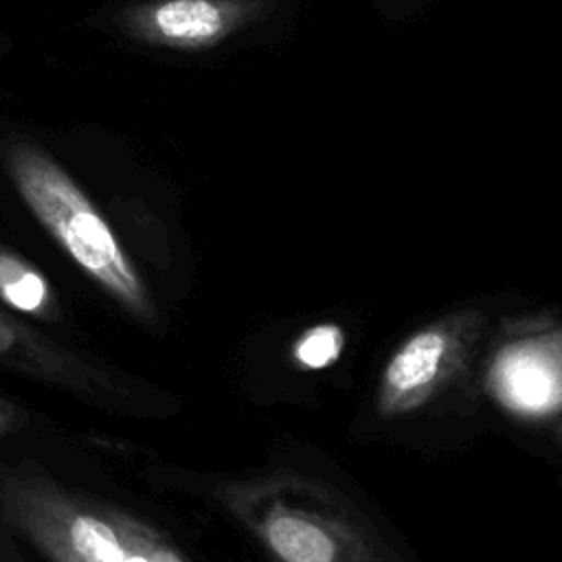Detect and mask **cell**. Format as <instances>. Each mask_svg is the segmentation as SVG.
<instances>
[{"instance_id": "6da1fadb", "label": "cell", "mask_w": 562, "mask_h": 562, "mask_svg": "<svg viewBox=\"0 0 562 562\" xmlns=\"http://www.w3.org/2000/svg\"><path fill=\"white\" fill-rule=\"evenodd\" d=\"M0 165L24 206L68 259L112 301L138 318H151L149 290L123 250L105 215L33 136L0 134Z\"/></svg>"}, {"instance_id": "7a4b0ae2", "label": "cell", "mask_w": 562, "mask_h": 562, "mask_svg": "<svg viewBox=\"0 0 562 562\" xmlns=\"http://www.w3.org/2000/svg\"><path fill=\"white\" fill-rule=\"evenodd\" d=\"M231 494L274 562H404L340 490L316 476L281 468Z\"/></svg>"}, {"instance_id": "3957f363", "label": "cell", "mask_w": 562, "mask_h": 562, "mask_svg": "<svg viewBox=\"0 0 562 562\" xmlns=\"http://www.w3.org/2000/svg\"><path fill=\"white\" fill-rule=\"evenodd\" d=\"M485 325L481 310H457L404 338L380 375L378 413L408 415L441 395L470 364Z\"/></svg>"}, {"instance_id": "277c9868", "label": "cell", "mask_w": 562, "mask_h": 562, "mask_svg": "<svg viewBox=\"0 0 562 562\" xmlns=\"http://www.w3.org/2000/svg\"><path fill=\"white\" fill-rule=\"evenodd\" d=\"M274 0H138L114 15L116 29L151 48L200 53L266 22Z\"/></svg>"}, {"instance_id": "5b68a950", "label": "cell", "mask_w": 562, "mask_h": 562, "mask_svg": "<svg viewBox=\"0 0 562 562\" xmlns=\"http://www.w3.org/2000/svg\"><path fill=\"white\" fill-rule=\"evenodd\" d=\"M490 386L512 411L544 415L562 406V331L514 340L496 353Z\"/></svg>"}, {"instance_id": "8992f818", "label": "cell", "mask_w": 562, "mask_h": 562, "mask_svg": "<svg viewBox=\"0 0 562 562\" xmlns=\"http://www.w3.org/2000/svg\"><path fill=\"white\" fill-rule=\"evenodd\" d=\"M0 301L15 312L40 318H53L57 312L46 274L4 244H0Z\"/></svg>"}, {"instance_id": "52a82bcc", "label": "cell", "mask_w": 562, "mask_h": 562, "mask_svg": "<svg viewBox=\"0 0 562 562\" xmlns=\"http://www.w3.org/2000/svg\"><path fill=\"white\" fill-rule=\"evenodd\" d=\"M70 544L83 562H125L114 531L92 516H77L72 520Z\"/></svg>"}, {"instance_id": "ba28073f", "label": "cell", "mask_w": 562, "mask_h": 562, "mask_svg": "<svg viewBox=\"0 0 562 562\" xmlns=\"http://www.w3.org/2000/svg\"><path fill=\"white\" fill-rule=\"evenodd\" d=\"M340 347V329L331 325H321L301 336V340L294 345V358L307 369H321L338 358Z\"/></svg>"}, {"instance_id": "9c48e42d", "label": "cell", "mask_w": 562, "mask_h": 562, "mask_svg": "<svg viewBox=\"0 0 562 562\" xmlns=\"http://www.w3.org/2000/svg\"><path fill=\"white\" fill-rule=\"evenodd\" d=\"M555 435H558V439L562 441V419L555 424Z\"/></svg>"}, {"instance_id": "30bf717a", "label": "cell", "mask_w": 562, "mask_h": 562, "mask_svg": "<svg viewBox=\"0 0 562 562\" xmlns=\"http://www.w3.org/2000/svg\"><path fill=\"white\" fill-rule=\"evenodd\" d=\"M125 562H147V560H143V558H127Z\"/></svg>"}]
</instances>
